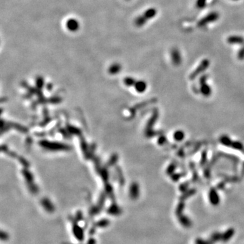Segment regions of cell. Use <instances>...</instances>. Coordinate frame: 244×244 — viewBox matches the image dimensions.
<instances>
[{
    "label": "cell",
    "mask_w": 244,
    "mask_h": 244,
    "mask_svg": "<svg viewBox=\"0 0 244 244\" xmlns=\"http://www.w3.org/2000/svg\"><path fill=\"white\" fill-rule=\"evenodd\" d=\"M77 222H74L73 224V233L74 236L75 237V238H76L77 240L79 241H82L83 240L84 238L83 231V229L77 224Z\"/></svg>",
    "instance_id": "5"
},
{
    "label": "cell",
    "mask_w": 244,
    "mask_h": 244,
    "mask_svg": "<svg viewBox=\"0 0 244 244\" xmlns=\"http://www.w3.org/2000/svg\"><path fill=\"white\" fill-rule=\"evenodd\" d=\"M108 213L112 214V215H118V214H120V210L119 208H116V209H114V208H111L109 210H108Z\"/></svg>",
    "instance_id": "13"
},
{
    "label": "cell",
    "mask_w": 244,
    "mask_h": 244,
    "mask_svg": "<svg viewBox=\"0 0 244 244\" xmlns=\"http://www.w3.org/2000/svg\"><path fill=\"white\" fill-rule=\"evenodd\" d=\"M147 19L144 17V15L139 16L135 20V25L137 27H142L147 22Z\"/></svg>",
    "instance_id": "10"
},
{
    "label": "cell",
    "mask_w": 244,
    "mask_h": 244,
    "mask_svg": "<svg viewBox=\"0 0 244 244\" xmlns=\"http://www.w3.org/2000/svg\"><path fill=\"white\" fill-rule=\"evenodd\" d=\"M220 142L224 145H226V146L231 144V140L229 139V138L226 137V136H222L221 139H220Z\"/></svg>",
    "instance_id": "12"
},
{
    "label": "cell",
    "mask_w": 244,
    "mask_h": 244,
    "mask_svg": "<svg viewBox=\"0 0 244 244\" xmlns=\"http://www.w3.org/2000/svg\"><path fill=\"white\" fill-rule=\"evenodd\" d=\"M157 14V10L155 8H149V9L147 10L146 11L144 12V14H143V15L145 18H147V20L149 19H151V18H154L155 16H156Z\"/></svg>",
    "instance_id": "8"
},
{
    "label": "cell",
    "mask_w": 244,
    "mask_h": 244,
    "mask_svg": "<svg viewBox=\"0 0 244 244\" xmlns=\"http://www.w3.org/2000/svg\"><path fill=\"white\" fill-rule=\"evenodd\" d=\"M237 57L239 60H243L244 59V46L241 48L238 51L237 53Z\"/></svg>",
    "instance_id": "14"
},
{
    "label": "cell",
    "mask_w": 244,
    "mask_h": 244,
    "mask_svg": "<svg viewBox=\"0 0 244 244\" xmlns=\"http://www.w3.org/2000/svg\"><path fill=\"white\" fill-rule=\"evenodd\" d=\"M209 65H210V61L208 60V59H204L202 62H201V64L199 65L198 67H197V68L195 69V70L193 71L192 73H191L190 78L191 79L195 78V77H197L199 74H200L201 73H202L203 71L205 70V69H207L208 68V67H209Z\"/></svg>",
    "instance_id": "2"
},
{
    "label": "cell",
    "mask_w": 244,
    "mask_h": 244,
    "mask_svg": "<svg viewBox=\"0 0 244 244\" xmlns=\"http://www.w3.org/2000/svg\"><path fill=\"white\" fill-rule=\"evenodd\" d=\"M226 41L231 45H243L244 37L240 35H231L227 38Z\"/></svg>",
    "instance_id": "6"
},
{
    "label": "cell",
    "mask_w": 244,
    "mask_h": 244,
    "mask_svg": "<svg viewBox=\"0 0 244 244\" xmlns=\"http://www.w3.org/2000/svg\"><path fill=\"white\" fill-rule=\"evenodd\" d=\"M109 224V221L107 220H101L97 223V226H107V225Z\"/></svg>",
    "instance_id": "16"
},
{
    "label": "cell",
    "mask_w": 244,
    "mask_h": 244,
    "mask_svg": "<svg viewBox=\"0 0 244 244\" xmlns=\"http://www.w3.org/2000/svg\"><path fill=\"white\" fill-rule=\"evenodd\" d=\"M219 18V14L216 12H212L207 14L205 16L197 22V26L199 27H203L210 23L214 22Z\"/></svg>",
    "instance_id": "1"
},
{
    "label": "cell",
    "mask_w": 244,
    "mask_h": 244,
    "mask_svg": "<svg viewBox=\"0 0 244 244\" xmlns=\"http://www.w3.org/2000/svg\"><path fill=\"white\" fill-rule=\"evenodd\" d=\"M171 59L173 65L179 66L182 62L181 54L177 48H173L171 51Z\"/></svg>",
    "instance_id": "3"
},
{
    "label": "cell",
    "mask_w": 244,
    "mask_h": 244,
    "mask_svg": "<svg viewBox=\"0 0 244 244\" xmlns=\"http://www.w3.org/2000/svg\"><path fill=\"white\" fill-rule=\"evenodd\" d=\"M67 27L69 31H75L78 30L79 27V24L78 21L73 18L69 19L67 22Z\"/></svg>",
    "instance_id": "7"
},
{
    "label": "cell",
    "mask_w": 244,
    "mask_h": 244,
    "mask_svg": "<svg viewBox=\"0 0 244 244\" xmlns=\"http://www.w3.org/2000/svg\"><path fill=\"white\" fill-rule=\"evenodd\" d=\"M173 138L176 141H181L184 138V133L181 130H178V131L174 132Z\"/></svg>",
    "instance_id": "9"
},
{
    "label": "cell",
    "mask_w": 244,
    "mask_h": 244,
    "mask_svg": "<svg viewBox=\"0 0 244 244\" xmlns=\"http://www.w3.org/2000/svg\"><path fill=\"white\" fill-rule=\"evenodd\" d=\"M206 78H207V77H206L205 75H203V77H201L200 83H201V86L200 88V90H201V94H202L203 96H208L211 94L212 89L207 83H205V80Z\"/></svg>",
    "instance_id": "4"
},
{
    "label": "cell",
    "mask_w": 244,
    "mask_h": 244,
    "mask_svg": "<svg viewBox=\"0 0 244 244\" xmlns=\"http://www.w3.org/2000/svg\"><path fill=\"white\" fill-rule=\"evenodd\" d=\"M233 1H238V0H233Z\"/></svg>",
    "instance_id": "18"
},
{
    "label": "cell",
    "mask_w": 244,
    "mask_h": 244,
    "mask_svg": "<svg viewBox=\"0 0 244 244\" xmlns=\"http://www.w3.org/2000/svg\"><path fill=\"white\" fill-rule=\"evenodd\" d=\"M207 4V0H197L196 7L198 9H203L206 6Z\"/></svg>",
    "instance_id": "11"
},
{
    "label": "cell",
    "mask_w": 244,
    "mask_h": 244,
    "mask_svg": "<svg viewBox=\"0 0 244 244\" xmlns=\"http://www.w3.org/2000/svg\"><path fill=\"white\" fill-rule=\"evenodd\" d=\"M232 146L233 148L238 149V150H241L243 149V145L241 144V142H234L232 144Z\"/></svg>",
    "instance_id": "15"
},
{
    "label": "cell",
    "mask_w": 244,
    "mask_h": 244,
    "mask_svg": "<svg viewBox=\"0 0 244 244\" xmlns=\"http://www.w3.org/2000/svg\"><path fill=\"white\" fill-rule=\"evenodd\" d=\"M1 238L2 240H4V241L8 240V238H9V235H8L7 233H5L4 231H1Z\"/></svg>",
    "instance_id": "17"
}]
</instances>
